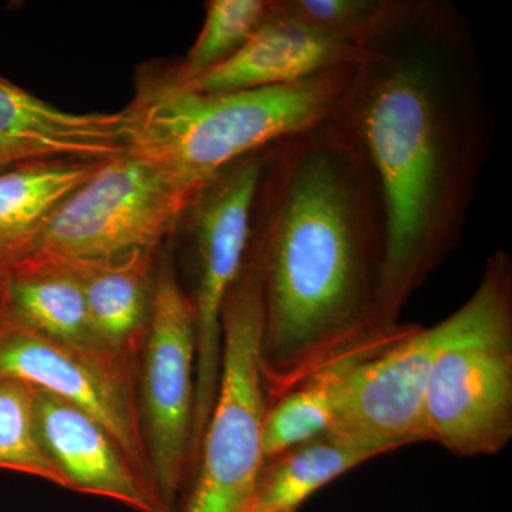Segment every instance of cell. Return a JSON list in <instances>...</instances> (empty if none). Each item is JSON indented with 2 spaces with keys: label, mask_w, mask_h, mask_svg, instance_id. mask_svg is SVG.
Here are the masks:
<instances>
[{
  "label": "cell",
  "mask_w": 512,
  "mask_h": 512,
  "mask_svg": "<svg viewBox=\"0 0 512 512\" xmlns=\"http://www.w3.org/2000/svg\"><path fill=\"white\" fill-rule=\"evenodd\" d=\"M330 119L365 154L383 201L380 320L450 255L491 146L490 106L470 22L443 0H397Z\"/></svg>",
  "instance_id": "obj_1"
},
{
  "label": "cell",
  "mask_w": 512,
  "mask_h": 512,
  "mask_svg": "<svg viewBox=\"0 0 512 512\" xmlns=\"http://www.w3.org/2000/svg\"><path fill=\"white\" fill-rule=\"evenodd\" d=\"M252 239L264 296L268 403L387 332L383 201L365 154L332 119L269 147Z\"/></svg>",
  "instance_id": "obj_2"
},
{
  "label": "cell",
  "mask_w": 512,
  "mask_h": 512,
  "mask_svg": "<svg viewBox=\"0 0 512 512\" xmlns=\"http://www.w3.org/2000/svg\"><path fill=\"white\" fill-rule=\"evenodd\" d=\"M356 66L285 86L201 93L170 70L143 74L127 114L128 151L197 194L238 158L329 119Z\"/></svg>",
  "instance_id": "obj_3"
},
{
  "label": "cell",
  "mask_w": 512,
  "mask_h": 512,
  "mask_svg": "<svg viewBox=\"0 0 512 512\" xmlns=\"http://www.w3.org/2000/svg\"><path fill=\"white\" fill-rule=\"evenodd\" d=\"M426 390L429 441L460 457L494 456L512 439V258L497 249L476 291L441 320Z\"/></svg>",
  "instance_id": "obj_4"
},
{
  "label": "cell",
  "mask_w": 512,
  "mask_h": 512,
  "mask_svg": "<svg viewBox=\"0 0 512 512\" xmlns=\"http://www.w3.org/2000/svg\"><path fill=\"white\" fill-rule=\"evenodd\" d=\"M222 352L217 396L198 451L187 497L178 512H247L266 463L268 396L262 376L264 296L258 249L229 289L221 316Z\"/></svg>",
  "instance_id": "obj_5"
},
{
  "label": "cell",
  "mask_w": 512,
  "mask_h": 512,
  "mask_svg": "<svg viewBox=\"0 0 512 512\" xmlns=\"http://www.w3.org/2000/svg\"><path fill=\"white\" fill-rule=\"evenodd\" d=\"M271 146L238 158L215 175L192 198L177 228L183 229L190 242L195 271L194 291L190 293L197 340L191 471L197 466L202 436L217 396L222 308L247 258L256 194Z\"/></svg>",
  "instance_id": "obj_6"
},
{
  "label": "cell",
  "mask_w": 512,
  "mask_h": 512,
  "mask_svg": "<svg viewBox=\"0 0 512 512\" xmlns=\"http://www.w3.org/2000/svg\"><path fill=\"white\" fill-rule=\"evenodd\" d=\"M197 194L161 165L127 151L104 161L60 205L35 256L97 259L160 249Z\"/></svg>",
  "instance_id": "obj_7"
},
{
  "label": "cell",
  "mask_w": 512,
  "mask_h": 512,
  "mask_svg": "<svg viewBox=\"0 0 512 512\" xmlns=\"http://www.w3.org/2000/svg\"><path fill=\"white\" fill-rule=\"evenodd\" d=\"M197 340L190 293L161 251L156 295L137 370L138 407L154 485L170 512L190 480Z\"/></svg>",
  "instance_id": "obj_8"
},
{
  "label": "cell",
  "mask_w": 512,
  "mask_h": 512,
  "mask_svg": "<svg viewBox=\"0 0 512 512\" xmlns=\"http://www.w3.org/2000/svg\"><path fill=\"white\" fill-rule=\"evenodd\" d=\"M137 370V362L110 350L74 345L32 328L0 299V376L28 382L90 414L156 490L141 427Z\"/></svg>",
  "instance_id": "obj_9"
},
{
  "label": "cell",
  "mask_w": 512,
  "mask_h": 512,
  "mask_svg": "<svg viewBox=\"0 0 512 512\" xmlns=\"http://www.w3.org/2000/svg\"><path fill=\"white\" fill-rule=\"evenodd\" d=\"M441 323L409 325L400 338L360 360L343 380L326 433L394 451L429 441L426 390Z\"/></svg>",
  "instance_id": "obj_10"
},
{
  "label": "cell",
  "mask_w": 512,
  "mask_h": 512,
  "mask_svg": "<svg viewBox=\"0 0 512 512\" xmlns=\"http://www.w3.org/2000/svg\"><path fill=\"white\" fill-rule=\"evenodd\" d=\"M127 114L72 113L0 76V171L33 161L124 156Z\"/></svg>",
  "instance_id": "obj_11"
},
{
  "label": "cell",
  "mask_w": 512,
  "mask_h": 512,
  "mask_svg": "<svg viewBox=\"0 0 512 512\" xmlns=\"http://www.w3.org/2000/svg\"><path fill=\"white\" fill-rule=\"evenodd\" d=\"M365 56L362 47L293 18L271 0L269 15L242 49L185 86L201 93L285 86L338 67L357 66Z\"/></svg>",
  "instance_id": "obj_12"
},
{
  "label": "cell",
  "mask_w": 512,
  "mask_h": 512,
  "mask_svg": "<svg viewBox=\"0 0 512 512\" xmlns=\"http://www.w3.org/2000/svg\"><path fill=\"white\" fill-rule=\"evenodd\" d=\"M36 420L43 446L70 491L109 498L137 512H170L109 431L90 414L37 389Z\"/></svg>",
  "instance_id": "obj_13"
},
{
  "label": "cell",
  "mask_w": 512,
  "mask_h": 512,
  "mask_svg": "<svg viewBox=\"0 0 512 512\" xmlns=\"http://www.w3.org/2000/svg\"><path fill=\"white\" fill-rule=\"evenodd\" d=\"M160 249L97 259H64L82 285L97 336L107 349L138 363L156 295Z\"/></svg>",
  "instance_id": "obj_14"
},
{
  "label": "cell",
  "mask_w": 512,
  "mask_h": 512,
  "mask_svg": "<svg viewBox=\"0 0 512 512\" xmlns=\"http://www.w3.org/2000/svg\"><path fill=\"white\" fill-rule=\"evenodd\" d=\"M101 164L45 160L0 171V284L37 254L60 205Z\"/></svg>",
  "instance_id": "obj_15"
},
{
  "label": "cell",
  "mask_w": 512,
  "mask_h": 512,
  "mask_svg": "<svg viewBox=\"0 0 512 512\" xmlns=\"http://www.w3.org/2000/svg\"><path fill=\"white\" fill-rule=\"evenodd\" d=\"M0 299L46 335L86 348L110 350L97 336L82 285L64 259L33 256L0 284Z\"/></svg>",
  "instance_id": "obj_16"
},
{
  "label": "cell",
  "mask_w": 512,
  "mask_h": 512,
  "mask_svg": "<svg viewBox=\"0 0 512 512\" xmlns=\"http://www.w3.org/2000/svg\"><path fill=\"white\" fill-rule=\"evenodd\" d=\"M409 325L380 333L320 367L288 393L269 403L264 424L265 460L278 457L289 448L322 436L332 423L336 397L343 380L360 360L392 345Z\"/></svg>",
  "instance_id": "obj_17"
},
{
  "label": "cell",
  "mask_w": 512,
  "mask_h": 512,
  "mask_svg": "<svg viewBox=\"0 0 512 512\" xmlns=\"http://www.w3.org/2000/svg\"><path fill=\"white\" fill-rule=\"evenodd\" d=\"M386 453L390 451L376 444L323 433L266 461L249 510L299 511L320 488Z\"/></svg>",
  "instance_id": "obj_18"
},
{
  "label": "cell",
  "mask_w": 512,
  "mask_h": 512,
  "mask_svg": "<svg viewBox=\"0 0 512 512\" xmlns=\"http://www.w3.org/2000/svg\"><path fill=\"white\" fill-rule=\"evenodd\" d=\"M35 386L0 376V468L69 490V483L40 439Z\"/></svg>",
  "instance_id": "obj_19"
},
{
  "label": "cell",
  "mask_w": 512,
  "mask_h": 512,
  "mask_svg": "<svg viewBox=\"0 0 512 512\" xmlns=\"http://www.w3.org/2000/svg\"><path fill=\"white\" fill-rule=\"evenodd\" d=\"M271 10V0H210L200 35L183 62L171 69L178 83H191L231 59Z\"/></svg>",
  "instance_id": "obj_20"
},
{
  "label": "cell",
  "mask_w": 512,
  "mask_h": 512,
  "mask_svg": "<svg viewBox=\"0 0 512 512\" xmlns=\"http://www.w3.org/2000/svg\"><path fill=\"white\" fill-rule=\"evenodd\" d=\"M276 6L329 35L365 46L393 12L397 0H275Z\"/></svg>",
  "instance_id": "obj_21"
},
{
  "label": "cell",
  "mask_w": 512,
  "mask_h": 512,
  "mask_svg": "<svg viewBox=\"0 0 512 512\" xmlns=\"http://www.w3.org/2000/svg\"><path fill=\"white\" fill-rule=\"evenodd\" d=\"M247 512H261V511L248 510ZM292 512H299V511H292Z\"/></svg>",
  "instance_id": "obj_22"
}]
</instances>
